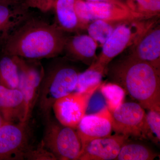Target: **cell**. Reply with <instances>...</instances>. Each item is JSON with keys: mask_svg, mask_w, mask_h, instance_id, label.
<instances>
[{"mask_svg": "<svg viewBox=\"0 0 160 160\" xmlns=\"http://www.w3.org/2000/svg\"><path fill=\"white\" fill-rule=\"evenodd\" d=\"M57 160L54 155L44 146L42 142L36 147L31 146L25 155V160Z\"/></svg>", "mask_w": 160, "mask_h": 160, "instance_id": "cell-25", "label": "cell"}, {"mask_svg": "<svg viewBox=\"0 0 160 160\" xmlns=\"http://www.w3.org/2000/svg\"><path fill=\"white\" fill-rule=\"evenodd\" d=\"M56 23L29 15L9 35L1 46L3 54L26 59L54 58L64 52L69 37Z\"/></svg>", "mask_w": 160, "mask_h": 160, "instance_id": "cell-1", "label": "cell"}, {"mask_svg": "<svg viewBox=\"0 0 160 160\" xmlns=\"http://www.w3.org/2000/svg\"><path fill=\"white\" fill-rule=\"evenodd\" d=\"M56 0H23V4L27 9L35 8L47 12L53 9Z\"/></svg>", "mask_w": 160, "mask_h": 160, "instance_id": "cell-26", "label": "cell"}, {"mask_svg": "<svg viewBox=\"0 0 160 160\" xmlns=\"http://www.w3.org/2000/svg\"><path fill=\"white\" fill-rule=\"evenodd\" d=\"M125 21L126 20H94L88 24L86 30L89 36L94 40L98 45L102 46L115 28Z\"/></svg>", "mask_w": 160, "mask_h": 160, "instance_id": "cell-20", "label": "cell"}, {"mask_svg": "<svg viewBox=\"0 0 160 160\" xmlns=\"http://www.w3.org/2000/svg\"><path fill=\"white\" fill-rule=\"evenodd\" d=\"M0 83L10 89H18L19 73L13 56L3 54L0 58Z\"/></svg>", "mask_w": 160, "mask_h": 160, "instance_id": "cell-18", "label": "cell"}, {"mask_svg": "<svg viewBox=\"0 0 160 160\" xmlns=\"http://www.w3.org/2000/svg\"><path fill=\"white\" fill-rule=\"evenodd\" d=\"M149 110L146 117L147 138L158 143L160 140V111Z\"/></svg>", "mask_w": 160, "mask_h": 160, "instance_id": "cell-24", "label": "cell"}, {"mask_svg": "<svg viewBox=\"0 0 160 160\" xmlns=\"http://www.w3.org/2000/svg\"><path fill=\"white\" fill-rule=\"evenodd\" d=\"M90 2H118L125 3L126 0H85Z\"/></svg>", "mask_w": 160, "mask_h": 160, "instance_id": "cell-28", "label": "cell"}, {"mask_svg": "<svg viewBox=\"0 0 160 160\" xmlns=\"http://www.w3.org/2000/svg\"><path fill=\"white\" fill-rule=\"evenodd\" d=\"M160 21L153 24L137 42L128 48V54L149 63L160 71Z\"/></svg>", "mask_w": 160, "mask_h": 160, "instance_id": "cell-12", "label": "cell"}, {"mask_svg": "<svg viewBox=\"0 0 160 160\" xmlns=\"http://www.w3.org/2000/svg\"><path fill=\"white\" fill-rule=\"evenodd\" d=\"M70 61L64 58L45 72L37 104L40 115L46 122L51 119L56 101L74 91L80 72Z\"/></svg>", "mask_w": 160, "mask_h": 160, "instance_id": "cell-3", "label": "cell"}, {"mask_svg": "<svg viewBox=\"0 0 160 160\" xmlns=\"http://www.w3.org/2000/svg\"><path fill=\"white\" fill-rule=\"evenodd\" d=\"M106 74L144 109L160 111V71L127 53L107 65Z\"/></svg>", "mask_w": 160, "mask_h": 160, "instance_id": "cell-2", "label": "cell"}, {"mask_svg": "<svg viewBox=\"0 0 160 160\" xmlns=\"http://www.w3.org/2000/svg\"><path fill=\"white\" fill-rule=\"evenodd\" d=\"M14 56L19 73L18 88L22 92L27 105L28 119L31 118L32 111L38 103L41 84L45 72L37 60L30 62L19 57Z\"/></svg>", "mask_w": 160, "mask_h": 160, "instance_id": "cell-9", "label": "cell"}, {"mask_svg": "<svg viewBox=\"0 0 160 160\" xmlns=\"http://www.w3.org/2000/svg\"><path fill=\"white\" fill-rule=\"evenodd\" d=\"M0 114L8 122L29 121L26 102L19 89L7 88L0 83Z\"/></svg>", "mask_w": 160, "mask_h": 160, "instance_id": "cell-14", "label": "cell"}, {"mask_svg": "<svg viewBox=\"0 0 160 160\" xmlns=\"http://www.w3.org/2000/svg\"><path fill=\"white\" fill-rule=\"evenodd\" d=\"M157 157L158 155L147 146L126 142L121 147L115 160H152Z\"/></svg>", "mask_w": 160, "mask_h": 160, "instance_id": "cell-21", "label": "cell"}, {"mask_svg": "<svg viewBox=\"0 0 160 160\" xmlns=\"http://www.w3.org/2000/svg\"><path fill=\"white\" fill-rule=\"evenodd\" d=\"M23 3L0 4V47L12 32L29 15Z\"/></svg>", "mask_w": 160, "mask_h": 160, "instance_id": "cell-16", "label": "cell"}, {"mask_svg": "<svg viewBox=\"0 0 160 160\" xmlns=\"http://www.w3.org/2000/svg\"><path fill=\"white\" fill-rule=\"evenodd\" d=\"M75 0H56L53 9L56 15L58 26L67 32L86 30L78 19L75 9Z\"/></svg>", "mask_w": 160, "mask_h": 160, "instance_id": "cell-17", "label": "cell"}, {"mask_svg": "<svg viewBox=\"0 0 160 160\" xmlns=\"http://www.w3.org/2000/svg\"><path fill=\"white\" fill-rule=\"evenodd\" d=\"M159 18H133L121 23L102 46V51L96 61L89 67L104 74L107 65L123 51L134 45L147 29L160 21Z\"/></svg>", "mask_w": 160, "mask_h": 160, "instance_id": "cell-4", "label": "cell"}, {"mask_svg": "<svg viewBox=\"0 0 160 160\" xmlns=\"http://www.w3.org/2000/svg\"><path fill=\"white\" fill-rule=\"evenodd\" d=\"M128 137L116 133L92 140L82 149L78 160H115Z\"/></svg>", "mask_w": 160, "mask_h": 160, "instance_id": "cell-13", "label": "cell"}, {"mask_svg": "<svg viewBox=\"0 0 160 160\" xmlns=\"http://www.w3.org/2000/svg\"><path fill=\"white\" fill-rule=\"evenodd\" d=\"M98 88H92L83 92L73 91L57 100L52 106V110L58 122L76 129L86 115L92 96Z\"/></svg>", "mask_w": 160, "mask_h": 160, "instance_id": "cell-10", "label": "cell"}, {"mask_svg": "<svg viewBox=\"0 0 160 160\" xmlns=\"http://www.w3.org/2000/svg\"><path fill=\"white\" fill-rule=\"evenodd\" d=\"M76 129L82 150L92 140L110 135L112 130L111 116L107 106L96 113L85 115Z\"/></svg>", "mask_w": 160, "mask_h": 160, "instance_id": "cell-11", "label": "cell"}, {"mask_svg": "<svg viewBox=\"0 0 160 160\" xmlns=\"http://www.w3.org/2000/svg\"><path fill=\"white\" fill-rule=\"evenodd\" d=\"M75 129L50 119L46 122L42 142L57 160H78L82 147Z\"/></svg>", "mask_w": 160, "mask_h": 160, "instance_id": "cell-5", "label": "cell"}, {"mask_svg": "<svg viewBox=\"0 0 160 160\" xmlns=\"http://www.w3.org/2000/svg\"><path fill=\"white\" fill-rule=\"evenodd\" d=\"M75 9L80 22L85 28L96 20L124 21L138 18L124 3L118 2H90L75 0Z\"/></svg>", "mask_w": 160, "mask_h": 160, "instance_id": "cell-7", "label": "cell"}, {"mask_svg": "<svg viewBox=\"0 0 160 160\" xmlns=\"http://www.w3.org/2000/svg\"><path fill=\"white\" fill-rule=\"evenodd\" d=\"M125 4L138 18H160V0H126Z\"/></svg>", "mask_w": 160, "mask_h": 160, "instance_id": "cell-19", "label": "cell"}, {"mask_svg": "<svg viewBox=\"0 0 160 160\" xmlns=\"http://www.w3.org/2000/svg\"><path fill=\"white\" fill-rule=\"evenodd\" d=\"M23 3V0H0V4L16 5Z\"/></svg>", "mask_w": 160, "mask_h": 160, "instance_id": "cell-27", "label": "cell"}, {"mask_svg": "<svg viewBox=\"0 0 160 160\" xmlns=\"http://www.w3.org/2000/svg\"><path fill=\"white\" fill-rule=\"evenodd\" d=\"M101 91L107 104V107L110 112L114 111L123 103L126 91L121 86L114 83L103 84Z\"/></svg>", "mask_w": 160, "mask_h": 160, "instance_id": "cell-22", "label": "cell"}, {"mask_svg": "<svg viewBox=\"0 0 160 160\" xmlns=\"http://www.w3.org/2000/svg\"><path fill=\"white\" fill-rule=\"evenodd\" d=\"M5 121L3 119V118L2 117V115L0 114V128L3 125V123L5 122Z\"/></svg>", "mask_w": 160, "mask_h": 160, "instance_id": "cell-29", "label": "cell"}, {"mask_svg": "<svg viewBox=\"0 0 160 160\" xmlns=\"http://www.w3.org/2000/svg\"><path fill=\"white\" fill-rule=\"evenodd\" d=\"M110 112L112 130L129 137L147 138L146 113L138 103L123 102Z\"/></svg>", "mask_w": 160, "mask_h": 160, "instance_id": "cell-8", "label": "cell"}, {"mask_svg": "<svg viewBox=\"0 0 160 160\" xmlns=\"http://www.w3.org/2000/svg\"><path fill=\"white\" fill-rule=\"evenodd\" d=\"M104 75L98 70L89 67L79 73L74 91L83 92L92 88H99L102 85Z\"/></svg>", "mask_w": 160, "mask_h": 160, "instance_id": "cell-23", "label": "cell"}, {"mask_svg": "<svg viewBox=\"0 0 160 160\" xmlns=\"http://www.w3.org/2000/svg\"><path fill=\"white\" fill-rule=\"evenodd\" d=\"M30 131L29 121L3 123L0 128V160H25L32 146Z\"/></svg>", "mask_w": 160, "mask_h": 160, "instance_id": "cell-6", "label": "cell"}, {"mask_svg": "<svg viewBox=\"0 0 160 160\" xmlns=\"http://www.w3.org/2000/svg\"><path fill=\"white\" fill-rule=\"evenodd\" d=\"M98 46V43L89 35L79 34L68 37L64 52L68 59L90 66L97 59Z\"/></svg>", "mask_w": 160, "mask_h": 160, "instance_id": "cell-15", "label": "cell"}]
</instances>
